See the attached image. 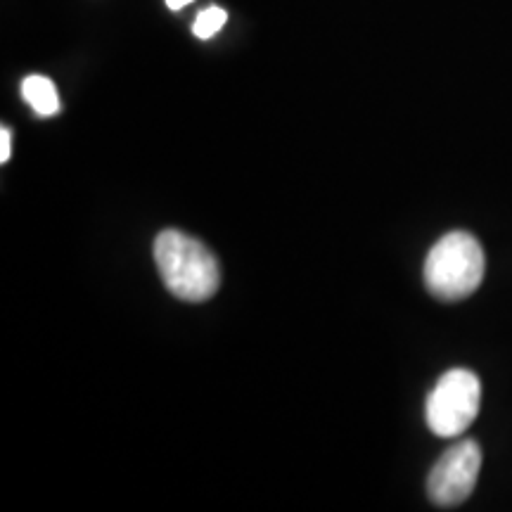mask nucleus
Segmentation results:
<instances>
[{
	"label": "nucleus",
	"mask_w": 512,
	"mask_h": 512,
	"mask_svg": "<svg viewBox=\"0 0 512 512\" xmlns=\"http://www.w3.org/2000/svg\"><path fill=\"white\" fill-rule=\"evenodd\" d=\"M155 261L164 285L183 302H207L221 287V268L209 247L181 230H164L155 240Z\"/></svg>",
	"instance_id": "obj_1"
},
{
	"label": "nucleus",
	"mask_w": 512,
	"mask_h": 512,
	"mask_svg": "<svg viewBox=\"0 0 512 512\" xmlns=\"http://www.w3.org/2000/svg\"><path fill=\"white\" fill-rule=\"evenodd\" d=\"M484 249L475 235L456 230L441 238L425 259V285L437 299L458 302L482 285Z\"/></svg>",
	"instance_id": "obj_2"
},
{
	"label": "nucleus",
	"mask_w": 512,
	"mask_h": 512,
	"mask_svg": "<svg viewBox=\"0 0 512 512\" xmlns=\"http://www.w3.org/2000/svg\"><path fill=\"white\" fill-rule=\"evenodd\" d=\"M482 401V384L472 370L453 368L439 377L427 396V427L437 437H458L472 425Z\"/></svg>",
	"instance_id": "obj_3"
},
{
	"label": "nucleus",
	"mask_w": 512,
	"mask_h": 512,
	"mask_svg": "<svg viewBox=\"0 0 512 512\" xmlns=\"http://www.w3.org/2000/svg\"><path fill=\"white\" fill-rule=\"evenodd\" d=\"M479 467H482V451L477 441L467 439L444 451V456L432 467L427 479V494L441 508L463 503L475 491Z\"/></svg>",
	"instance_id": "obj_4"
},
{
	"label": "nucleus",
	"mask_w": 512,
	"mask_h": 512,
	"mask_svg": "<svg viewBox=\"0 0 512 512\" xmlns=\"http://www.w3.org/2000/svg\"><path fill=\"white\" fill-rule=\"evenodd\" d=\"M22 95L38 117H53L60 112V95H57L55 83L46 76H27L22 83Z\"/></svg>",
	"instance_id": "obj_5"
},
{
	"label": "nucleus",
	"mask_w": 512,
	"mask_h": 512,
	"mask_svg": "<svg viewBox=\"0 0 512 512\" xmlns=\"http://www.w3.org/2000/svg\"><path fill=\"white\" fill-rule=\"evenodd\" d=\"M228 22V12L219 8V5H209L207 10H202L197 15L195 24H192V34L202 41H209L211 36H216L223 29V24Z\"/></svg>",
	"instance_id": "obj_6"
},
{
	"label": "nucleus",
	"mask_w": 512,
	"mask_h": 512,
	"mask_svg": "<svg viewBox=\"0 0 512 512\" xmlns=\"http://www.w3.org/2000/svg\"><path fill=\"white\" fill-rule=\"evenodd\" d=\"M12 155V131L10 128H0V162H10Z\"/></svg>",
	"instance_id": "obj_7"
},
{
	"label": "nucleus",
	"mask_w": 512,
	"mask_h": 512,
	"mask_svg": "<svg viewBox=\"0 0 512 512\" xmlns=\"http://www.w3.org/2000/svg\"><path fill=\"white\" fill-rule=\"evenodd\" d=\"M192 3V0H166V8H169V10H183L185 8V5H190Z\"/></svg>",
	"instance_id": "obj_8"
}]
</instances>
